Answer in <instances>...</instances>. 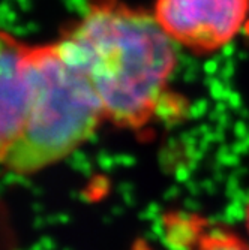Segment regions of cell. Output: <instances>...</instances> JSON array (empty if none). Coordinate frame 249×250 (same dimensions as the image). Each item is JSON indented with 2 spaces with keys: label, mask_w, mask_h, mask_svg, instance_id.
Listing matches in <instances>:
<instances>
[{
  "label": "cell",
  "mask_w": 249,
  "mask_h": 250,
  "mask_svg": "<svg viewBox=\"0 0 249 250\" xmlns=\"http://www.w3.org/2000/svg\"><path fill=\"white\" fill-rule=\"evenodd\" d=\"M245 222H246V229L249 232V202H248V206H246V217H245Z\"/></svg>",
  "instance_id": "8992f818"
},
{
  "label": "cell",
  "mask_w": 249,
  "mask_h": 250,
  "mask_svg": "<svg viewBox=\"0 0 249 250\" xmlns=\"http://www.w3.org/2000/svg\"><path fill=\"white\" fill-rule=\"evenodd\" d=\"M27 43L0 29V164L26 122L30 85L26 67Z\"/></svg>",
  "instance_id": "277c9868"
},
{
  "label": "cell",
  "mask_w": 249,
  "mask_h": 250,
  "mask_svg": "<svg viewBox=\"0 0 249 250\" xmlns=\"http://www.w3.org/2000/svg\"><path fill=\"white\" fill-rule=\"evenodd\" d=\"M164 237L170 250H249L236 232L179 211L164 217Z\"/></svg>",
  "instance_id": "5b68a950"
},
{
  "label": "cell",
  "mask_w": 249,
  "mask_h": 250,
  "mask_svg": "<svg viewBox=\"0 0 249 250\" xmlns=\"http://www.w3.org/2000/svg\"><path fill=\"white\" fill-rule=\"evenodd\" d=\"M248 11L249 0H155L153 15L177 45L209 54L234 39Z\"/></svg>",
  "instance_id": "3957f363"
},
{
  "label": "cell",
  "mask_w": 249,
  "mask_h": 250,
  "mask_svg": "<svg viewBox=\"0 0 249 250\" xmlns=\"http://www.w3.org/2000/svg\"><path fill=\"white\" fill-rule=\"evenodd\" d=\"M26 67L30 85L26 122L2 162L20 175L60 162L89 141L105 120L87 74L59 41L27 45Z\"/></svg>",
  "instance_id": "7a4b0ae2"
},
{
  "label": "cell",
  "mask_w": 249,
  "mask_h": 250,
  "mask_svg": "<svg viewBox=\"0 0 249 250\" xmlns=\"http://www.w3.org/2000/svg\"><path fill=\"white\" fill-rule=\"evenodd\" d=\"M59 42L87 74L105 122L137 130L158 116L177 51L153 14L122 0H92Z\"/></svg>",
  "instance_id": "6da1fadb"
}]
</instances>
